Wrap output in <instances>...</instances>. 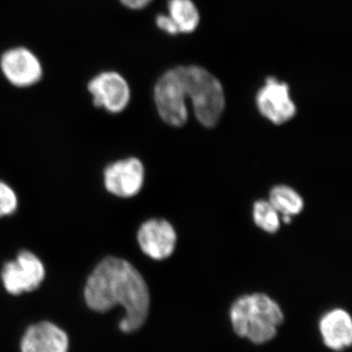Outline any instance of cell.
<instances>
[{"mask_svg":"<svg viewBox=\"0 0 352 352\" xmlns=\"http://www.w3.org/2000/svg\"><path fill=\"white\" fill-rule=\"evenodd\" d=\"M154 97L160 117L176 127L187 122L186 99L192 101L197 119L206 127L217 126L226 107L221 83L199 66H179L166 72L157 80Z\"/></svg>","mask_w":352,"mask_h":352,"instance_id":"1","label":"cell"},{"mask_svg":"<svg viewBox=\"0 0 352 352\" xmlns=\"http://www.w3.org/2000/svg\"><path fill=\"white\" fill-rule=\"evenodd\" d=\"M85 300L94 311L105 314L117 305L124 309L119 327L131 333L139 330L150 308V294L144 278L131 263L108 256L97 264L88 277Z\"/></svg>","mask_w":352,"mask_h":352,"instance_id":"2","label":"cell"},{"mask_svg":"<svg viewBox=\"0 0 352 352\" xmlns=\"http://www.w3.org/2000/svg\"><path fill=\"white\" fill-rule=\"evenodd\" d=\"M229 317L236 335L256 344L274 339L284 322L280 305L270 296L261 293L238 298L231 305Z\"/></svg>","mask_w":352,"mask_h":352,"instance_id":"3","label":"cell"},{"mask_svg":"<svg viewBox=\"0 0 352 352\" xmlns=\"http://www.w3.org/2000/svg\"><path fill=\"white\" fill-rule=\"evenodd\" d=\"M45 278V268L32 252L22 251L17 258L4 264L1 279L10 295L19 296L38 288Z\"/></svg>","mask_w":352,"mask_h":352,"instance_id":"4","label":"cell"},{"mask_svg":"<svg viewBox=\"0 0 352 352\" xmlns=\"http://www.w3.org/2000/svg\"><path fill=\"white\" fill-rule=\"evenodd\" d=\"M256 105L261 115L275 124H282L295 117L296 107L289 96L287 83L274 76L266 78L265 85L256 95Z\"/></svg>","mask_w":352,"mask_h":352,"instance_id":"5","label":"cell"},{"mask_svg":"<svg viewBox=\"0 0 352 352\" xmlns=\"http://www.w3.org/2000/svg\"><path fill=\"white\" fill-rule=\"evenodd\" d=\"M88 91L94 97L96 107L104 108L113 113L124 111L131 100L129 83L116 72H106L95 76L88 83Z\"/></svg>","mask_w":352,"mask_h":352,"instance_id":"6","label":"cell"},{"mask_svg":"<svg viewBox=\"0 0 352 352\" xmlns=\"http://www.w3.org/2000/svg\"><path fill=\"white\" fill-rule=\"evenodd\" d=\"M144 177V166L140 160L129 157L111 164L106 168L104 185L113 195L131 198L141 191Z\"/></svg>","mask_w":352,"mask_h":352,"instance_id":"7","label":"cell"},{"mask_svg":"<svg viewBox=\"0 0 352 352\" xmlns=\"http://www.w3.org/2000/svg\"><path fill=\"white\" fill-rule=\"evenodd\" d=\"M138 241L141 251L156 261L170 258L176 245L175 228L164 219H150L140 226Z\"/></svg>","mask_w":352,"mask_h":352,"instance_id":"8","label":"cell"},{"mask_svg":"<svg viewBox=\"0 0 352 352\" xmlns=\"http://www.w3.org/2000/svg\"><path fill=\"white\" fill-rule=\"evenodd\" d=\"M0 66L7 80L15 87H31L43 76L41 62L24 47L6 51L2 55Z\"/></svg>","mask_w":352,"mask_h":352,"instance_id":"9","label":"cell"},{"mask_svg":"<svg viewBox=\"0 0 352 352\" xmlns=\"http://www.w3.org/2000/svg\"><path fill=\"white\" fill-rule=\"evenodd\" d=\"M69 337L63 329L43 321L28 328L21 340V352H68Z\"/></svg>","mask_w":352,"mask_h":352,"instance_id":"10","label":"cell"},{"mask_svg":"<svg viewBox=\"0 0 352 352\" xmlns=\"http://www.w3.org/2000/svg\"><path fill=\"white\" fill-rule=\"evenodd\" d=\"M322 340L333 351H344L352 344L351 315L342 308L326 312L319 321Z\"/></svg>","mask_w":352,"mask_h":352,"instance_id":"11","label":"cell"},{"mask_svg":"<svg viewBox=\"0 0 352 352\" xmlns=\"http://www.w3.org/2000/svg\"><path fill=\"white\" fill-rule=\"evenodd\" d=\"M168 12L178 34L194 32L200 23V14L192 0H170Z\"/></svg>","mask_w":352,"mask_h":352,"instance_id":"12","label":"cell"},{"mask_svg":"<svg viewBox=\"0 0 352 352\" xmlns=\"http://www.w3.org/2000/svg\"><path fill=\"white\" fill-rule=\"evenodd\" d=\"M270 203L283 217H293L302 212L303 200L298 192L285 185L273 187L270 194Z\"/></svg>","mask_w":352,"mask_h":352,"instance_id":"13","label":"cell"},{"mask_svg":"<svg viewBox=\"0 0 352 352\" xmlns=\"http://www.w3.org/2000/svg\"><path fill=\"white\" fill-rule=\"evenodd\" d=\"M252 215L256 226L265 232L275 233L280 228L279 214L268 201H256Z\"/></svg>","mask_w":352,"mask_h":352,"instance_id":"14","label":"cell"},{"mask_svg":"<svg viewBox=\"0 0 352 352\" xmlns=\"http://www.w3.org/2000/svg\"><path fill=\"white\" fill-rule=\"evenodd\" d=\"M17 208L18 198L15 191L0 180V217L14 214Z\"/></svg>","mask_w":352,"mask_h":352,"instance_id":"15","label":"cell"},{"mask_svg":"<svg viewBox=\"0 0 352 352\" xmlns=\"http://www.w3.org/2000/svg\"><path fill=\"white\" fill-rule=\"evenodd\" d=\"M156 23L157 27H159L160 29L163 30L164 32H168V34H173V36L178 34L175 25L173 24V22H171L168 15H164V14L157 15Z\"/></svg>","mask_w":352,"mask_h":352,"instance_id":"16","label":"cell"},{"mask_svg":"<svg viewBox=\"0 0 352 352\" xmlns=\"http://www.w3.org/2000/svg\"><path fill=\"white\" fill-rule=\"evenodd\" d=\"M152 0H120L124 6L131 9H142L147 6Z\"/></svg>","mask_w":352,"mask_h":352,"instance_id":"17","label":"cell"}]
</instances>
